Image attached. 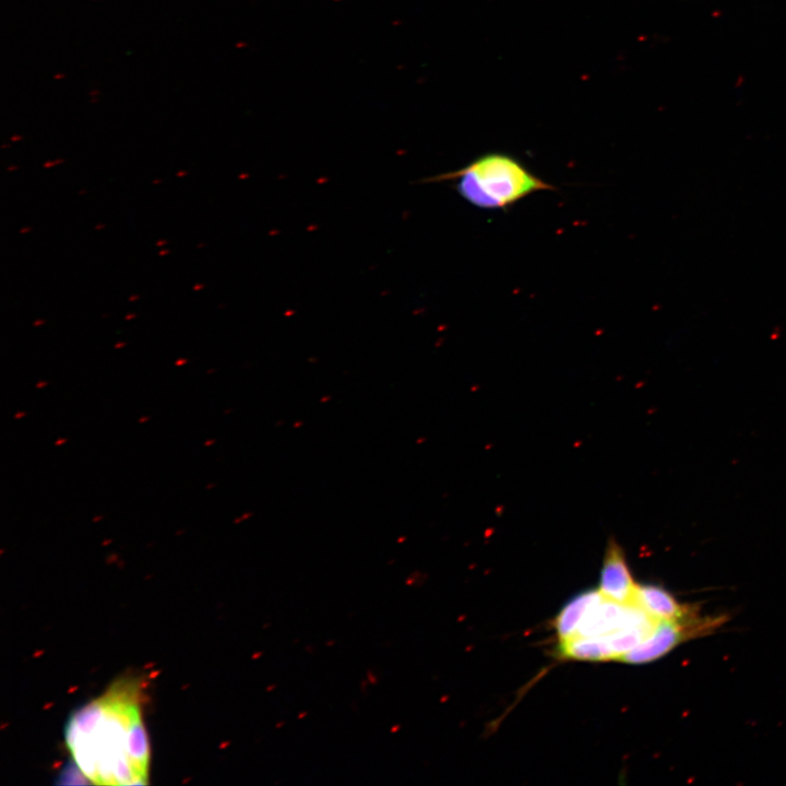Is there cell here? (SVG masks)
Wrapping results in <instances>:
<instances>
[{"instance_id": "6da1fadb", "label": "cell", "mask_w": 786, "mask_h": 786, "mask_svg": "<svg viewBox=\"0 0 786 786\" xmlns=\"http://www.w3.org/2000/svg\"><path fill=\"white\" fill-rule=\"evenodd\" d=\"M143 682L115 681L75 710L64 737L80 772L98 785H145L150 747L142 718Z\"/></svg>"}, {"instance_id": "7a4b0ae2", "label": "cell", "mask_w": 786, "mask_h": 786, "mask_svg": "<svg viewBox=\"0 0 786 786\" xmlns=\"http://www.w3.org/2000/svg\"><path fill=\"white\" fill-rule=\"evenodd\" d=\"M426 181H455L461 198L483 210H507L535 192L555 189L517 158L500 152L484 154L457 170Z\"/></svg>"}, {"instance_id": "3957f363", "label": "cell", "mask_w": 786, "mask_h": 786, "mask_svg": "<svg viewBox=\"0 0 786 786\" xmlns=\"http://www.w3.org/2000/svg\"><path fill=\"white\" fill-rule=\"evenodd\" d=\"M724 617H701L684 621H659L653 633L619 660L628 664H647L668 654L692 638L704 636L716 630Z\"/></svg>"}, {"instance_id": "277c9868", "label": "cell", "mask_w": 786, "mask_h": 786, "mask_svg": "<svg viewBox=\"0 0 786 786\" xmlns=\"http://www.w3.org/2000/svg\"><path fill=\"white\" fill-rule=\"evenodd\" d=\"M636 585L621 546L611 537L605 548L597 590L607 599L631 604Z\"/></svg>"}, {"instance_id": "5b68a950", "label": "cell", "mask_w": 786, "mask_h": 786, "mask_svg": "<svg viewBox=\"0 0 786 786\" xmlns=\"http://www.w3.org/2000/svg\"><path fill=\"white\" fill-rule=\"evenodd\" d=\"M632 603L658 621H684L700 615L695 605L681 604L658 585H636Z\"/></svg>"}, {"instance_id": "8992f818", "label": "cell", "mask_w": 786, "mask_h": 786, "mask_svg": "<svg viewBox=\"0 0 786 786\" xmlns=\"http://www.w3.org/2000/svg\"><path fill=\"white\" fill-rule=\"evenodd\" d=\"M558 655L576 660H617V656L605 635H575L568 640L559 641Z\"/></svg>"}, {"instance_id": "52a82bcc", "label": "cell", "mask_w": 786, "mask_h": 786, "mask_svg": "<svg viewBox=\"0 0 786 786\" xmlns=\"http://www.w3.org/2000/svg\"><path fill=\"white\" fill-rule=\"evenodd\" d=\"M599 596L598 590L582 593L561 609L555 620V629L559 641L568 640L577 634L587 609Z\"/></svg>"}, {"instance_id": "ba28073f", "label": "cell", "mask_w": 786, "mask_h": 786, "mask_svg": "<svg viewBox=\"0 0 786 786\" xmlns=\"http://www.w3.org/2000/svg\"><path fill=\"white\" fill-rule=\"evenodd\" d=\"M66 441H67V439H60V440L56 441V445H59L60 443L62 444V443H64Z\"/></svg>"}, {"instance_id": "9c48e42d", "label": "cell", "mask_w": 786, "mask_h": 786, "mask_svg": "<svg viewBox=\"0 0 786 786\" xmlns=\"http://www.w3.org/2000/svg\"><path fill=\"white\" fill-rule=\"evenodd\" d=\"M46 384H47V382H39V383L36 385V388H41V386H45Z\"/></svg>"}, {"instance_id": "30bf717a", "label": "cell", "mask_w": 786, "mask_h": 786, "mask_svg": "<svg viewBox=\"0 0 786 786\" xmlns=\"http://www.w3.org/2000/svg\"><path fill=\"white\" fill-rule=\"evenodd\" d=\"M147 419H148V417H143V418H141L140 421L142 422V421H145V420H147Z\"/></svg>"}]
</instances>
